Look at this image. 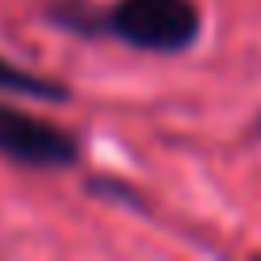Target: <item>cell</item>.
<instances>
[{"label": "cell", "mask_w": 261, "mask_h": 261, "mask_svg": "<svg viewBox=\"0 0 261 261\" xmlns=\"http://www.w3.org/2000/svg\"><path fill=\"white\" fill-rule=\"evenodd\" d=\"M0 158L23 165V169H69L81 162V142L73 130L58 127L23 108L0 104Z\"/></svg>", "instance_id": "cell-2"}, {"label": "cell", "mask_w": 261, "mask_h": 261, "mask_svg": "<svg viewBox=\"0 0 261 261\" xmlns=\"http://www.w3.org/2000/svg\"><path fill=\"white\" fill-rule=\"evenodd\" d=\"M257 135H261V119H257Z\"/></svg>", "instance_id": "cell-4"}, {"label": "cell", "mask_w": 261, "mask_h": 261, "mask_svg": "<svg viewBox=\"0 0 261 261\" xmlns=\"http://www.w3.org/2000/svg\"><path fill=\"white\" fill-rule=\"evenodd\" d=\"M46 19L69 35L115 39L142 54H185L204 31L196 0H115L108 8L85 0H54Z\"/></svg>", "instance_id": "cell-1"}, {"label": "cell", "mask_w": 261, "mask_h": 261, "mask_svg": "<svg viewBox=\"0 0 261 261\" xmlns=\"http://www.w3.org/2000/svg\"><path fill=\"white\" fill-rule=\"evenodd\" d=\"M0 92L8 96H23V100H42V104H65L69 100V89L54 77H42L35 69H23V65L0 58Z\"/></svg>", "instance_id": "cell-3"}]
</instances>
